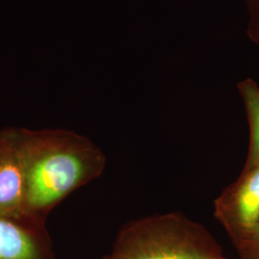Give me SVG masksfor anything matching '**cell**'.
I'll use <instances>...</instances> for the list:
<instances>
[{
    "label": "cell",
    "mask_w": 259,
    "mask_h": 259,
    "mask_svg": "<svg viewBox=\"0 0 259 259\" xmlns=\"http://www.w3.org/2000/svg\"><path fill=\"white\" fill-rule=\"evenodd\" d=\"M25 173V214L40 221L67 196L103 174L106 156L93 140L65 129L17 128Z\"/></svg>",
    "instance_id": "cell-1"
},
{
    "label": "cell",
    "mask_w": 259,
    "mask_h": 259,
    "mask_svg": "<svg viewBox=\"0 0 259 259\" xmlns=\"http://www.w3.org/2000/svg\"><path fill=\"white\" fill-rule=\"evenodd\" d=\"M103 259H227L204 226L180 212L126 224Z\"/></svg>",
    "instance_id": "cell-2"
},
{
    "label": "cell",
    "mask_w": 259,
    "mask_h": 259,
    "mask_svg": "<svg viewBox=\"0 0 259 259\" xmlns=\"http://www.w3.org/2000/svg\"><path fill=\"white\" fill-rule=\"evenodd\" d=\"M214 216L232 240L259 223V163L244 169L240 178L220 195Z\"/></svg>",
    "instance_id": "cell-3"
},
{
    "label": "cell",
    "mask_w": 259,
    "mask_h": 259,
    "mask_svg": "<svg viewBox=\"0 0 259 259\" xmlns=\"http://www.w3.org/2000/svg\"><path fill=\"white\" fill-rule=\"evenodd\" d=\"M0 259H54L46 222L0 213Z\"/></svg>",
    "instance_id": "cell-4"
},
{
    "label": "cell",
    "mask_w": 259,
    "mask_h": 259,
    "mask_svg": "<svg viewBox=\"0 0 259 259\" xmlns=\"http://www.w3.org/2000/svg\"><path fill=\"white\" fill-rule=\"evenodd\" d=\"M25 173L17 128L0 130V213L25 214Z\"/></svg>",
    "instance_id": "cell-5"
},
{
    "label": "cell",
    "mask_w": 259,
    "mask_h": 259,
    "mask_svg": "<svg viewBox=\"0 0 259 259\" xmlns=\"http://www.w3.org/2000/svg\"><path fill=\"white\" fill-rule=\"evenodd\" d=\"M250 123V147L246 168L259 163V87L247 79L238 85Z\"/></svg>",
    "instance_id": "cell-6"
},
{
    "label": "cell",
    "mask_w": 259,
    "mask_h": 259,
    "mask_svg": "<svg viewBox=\"0 0 259 259\" xmlns=\"http://www.w3.org/2000/svg\"><path fill=\"white\" fill-rule=\"evenodd\" d=\"M242 259H259V223L233 239Z\"/></svg>",
    "instance_id": "cell-7"
}]
</instances>
